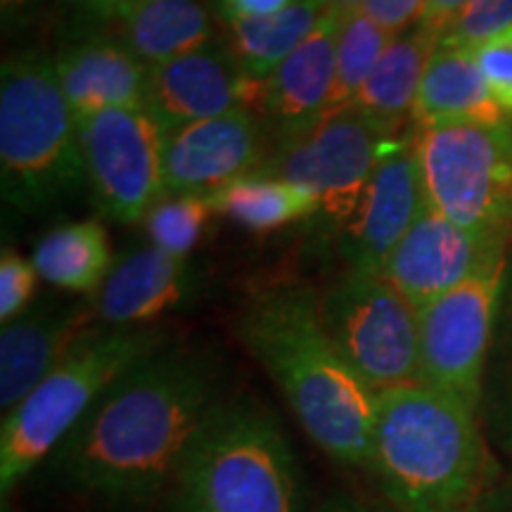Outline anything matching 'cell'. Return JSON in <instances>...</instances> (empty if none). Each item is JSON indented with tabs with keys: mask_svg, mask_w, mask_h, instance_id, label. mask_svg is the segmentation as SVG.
Segmentation results:
<instances>
[{
	"mask_svg": "<svg viewBox=\"0 0 512 512\" xmlns=\"http://www.w3.org/2000/svg\"><path fill=\"white\" fill-rule=\"evenodd\" d=\"M221 396V358L169 339L98 396L48 458L50 470L105 508L145 512L169 491L185 446Z\"/></svg>",
	"mask_w": 512,
	"mask_h": 512,
	"instance_id": "obj_1",
	"label": "cell"
},
{
	"mask_svg": "<svg viewBox=\"0 0 512 512\" xmlns=\"http://www.w3.org/2000/svg\"><path fill=\"white\" fill-rule=\"evenodd\" d=\"M238 335L313 444L339 463L370 467L377 394L330 339L320 294L309 287L256 294L240 313Z\"/></svg>",
	"mask_w": 512,
	"mask_h": 512,
	"instance_id": "obj_2",
	"label": "cell"
},
{
	"mask_svg": "<svg viewBox=\"0 0 512 512\" xmlns=\"http://www.w3.org/2000/svg\"><path fill=\"white\" fill-rule=\"evenodd\" d=\"M370 470L396 512H472L489 472L477 411L422 382L377 392Z\"/></svg>",
	"mask_w": 512,
	"mask_h": 512,
	"instance_id": "obj_3",
	"label": "cell"
},
{
	"mask_svg": "<svg viewBox=\"0 0 512 512\" xmlns=\"http://www.w3.org/2000/svg\"><path fill=\"white\" fill-rule=\"evenodd\" d=\"M171 512H306L302 467L275 415L249 396L211 406L169 484Z\"/></svg>",
	"mask_w": 512,
	"mask_h": 512,
	"instance_id": "obj_4",
	"label": "cell"
},
{
	"mask_svg": "<svg viewBox=\"0 0 512 512\" xmlns=\"http://www.w3.org/2000/svg\"><path fill=\"white\" fill-rule=\"evenodd\" d=\"M169 342L155 325L95 323L22 403L3 413L0 427V496L3 503L29 472L53 456L117 377Z\"/></svg>",
	"mask_w": 512,
	"mask_h": 512,
	"instance_id": "obj_5",
	"label": "cell"
},
{
	"mask_svg": "<svg viewBox=\"0 0 512 512\" xmlns=\"http://www.w3.org/2000/svg\"><path fill=\"white\" fill-rule=\"evenodd\" d=\"M0 174L3 197L24 214L72 200L86 183L79 128L55 62L15 55L0 72Z\"/></svg>",
	"mask_w": 512,
	"mask_h": 512,
	"instance_id": "obj_6",
	"label": "cell"
},
{
	"mask_svg": "<svg viewBox=\"0 0 512 512\" xmlns=\"http://www.w3.org/2000/svg\"><path fill=\"white\" fill-rule=\"evenodd\" d=\"M413 143L427 204L460 228L510 240L512 119L418 128Z\"/></svg>",
	"mask_w": 512,
	"mask_h": 512,
	"instance_id": "obj_7",
	"label": "cell"
},
{
	"mask_svg": "<svg viewBox=\"0 0 512 512\" xmlns=\"http://www.w3.org/2000/svg\"><path fill=\"white\" fill-rule=\"evenodd\" d=\"M320 318L373 392L420 382L418 309L382 273L349 268L320 294Z\"/></svg>",
	"mask_w": 512,
	"mask_h": 512,
	"instance_id": "obj_8",
	"label": "cell"
},
{
	"mask_svg": "<svg viewBox=\"0 0 512 512\" xmlns=\"http://www.w3.org/2000/svg\"><path fill=\"white\" fill-rule=\"evenodd\" d=\"M86 183L102 216L136 223L166 197L164 133L145 107L76 119Z\"/></svg>",
	"mask_w": 512,
	"mask_h": 512,
	"instance_id": "obj_9",
	"label": "cell"
},
{
	"mask_svg": "<svg viewBox=\"0 0 512 512\" xmlns=\"http://www.w3.org/2000/svg\"><path fill=\"white\" fill-rule=\"evenodd\" d=\"M387 138L356 107L320 119L309 133L275 150L256 174L283 178L309 190L318 214L344 228L356 214Z\"/></svg>",
	"mask_w": 512,
	"mask_h": 512,
	"instance_id": "obj_10",
	"label": "cell"
},
{
	"mask_svg": "<svg viewBox=\"0 0 512 512\" xmlns=\"http://www.w3.org/2000/svg\"><path fill=\"white\" fill-rule=\"evenodd\" d=\"M505 266L420 306V382L479 408Z\"/></svg>",
	"mask_w": 512,
	"mask_h": 512,
	"instance_id": "obj_11",
	"label": "cell"
},
{
	"mask_svg": "<svg viewBox=\"0 0 512 512\" xmlns=\"http://www.w3.org/2000/svg\"><path fill=\"white\" fill-rule=\"evenodd\" d=\"M505 247L508 240L460 228L427 204L387 259L382 275L420 309L453 287L505 266Z\"/></svg>",
	"mask_w": 512,
	"mask_h": 512,
	"instance_id": "obj_12",
	"label": "cell"
},
{
	"mask_svg": "<svg viewBox=\"0 0 512 512\" xmlns=\"http://www.w3.org/2000/svg\"><path fill=\"white\" fill-rule=\"evenodd\" d=\"M264 81L245 74L228 41L207 46L150 69L145 110L162 133L235 110H261Z\"/></svg>",
	"mask_w": 512,
	"mask_h": 512,
	"instance_id": "obj_13",
	"label": "cell"
},
{
	"mask_svg": "<svg viewBox=\"0 0 512 512\" xmlns=\"http://www.w3.org/2000/svg\"><path fill=\"white\" fill-rule=\"evenodd\" d=\"M268 131L252 110L192 121L164 133L166 195H211L266 164Z\"/></svg>",
	"mask_w": 512,
	"mask_h": 512,
	"instance_id": "obj_14",
	"label": "cell"
},
{
	"mask_svg": "<svg viewBox=\"0 0 512 512\" xmlns=\"http://www.w3.org/2000/svg\"><path fill=\"white\" fill-rule=\"evenodd\" d=\"M427 207L415 143L389 140L356 214L342 228V254L349 268L382 273L396 245Z\"/></svg>",
	"mask_w": 512,
	"mask_h": 512,
	"instance_id": "obj_15",
	"label": "cell"
},
{
	"mask_svg": "<svg viewBox=\"0 0 512 512\" xmlns=\"http://www.w3.org/2000/svg\"><path fill=\"white\" fill-rule=\"evenodd\" d=\"M337 38L339 17L325 12L316 31L264 81L259 117L275 150L309 133L330 114Z\"/></svg>",
	"mask_w": 512,
	"mask_h": 512,
	"instance_id": "obj_16",
	"label": "cell"
},
{
	"mask_svg": "<svg viewBox=\"0 0 512 512\" xmlns=\"http://www.w3.org/2000/svg\"><path fill=\"white\" fill-rule=\"evenodd\" d=\"M98 323L95 302L41 299L0 332V408L12 411L62 361L72 344Z\"/></svg>",
	"mask_w": 512,
	"mask_h": 512,
	"instance_id": "obj_17",
	"label": "cell"
},
{
	"mask_svg": "<svg viewBox=\"0 0 512 512\" xmlns=\"http://www.w3.org/2000/svg\"><path fill=\"white\" fill-rule=\"evenodd\" d=\"M192 292L195 273L188 259L150 245L124 256L93 302L100 323L150 325L162 313L188 302Z\"/></svg>",
	"mask_w": 512,
	"mask_h": 512,
	"instance_id": "obj_18",
	"label": "cell"
},
{
	"mask_svg": "<svg viewBox=\"0 0 512 512\" xmlns=\"http://www.w3.org/2000/svg\"><path fill=\"white\" fill-rule=\"evenodd\" d=\"M55 72L76 119L110 107H145L150 67L110 36H86L64 48Z\"/></svg>",
	"mask_w": 512,
	"mask_h": 512,
	"instance_id": "obj_19",
	"label": "cell"
},
{
	"mask_svg": "<svg viewBox=\"0 0 512 512\" xmlns=\"http://www.w3.org/2000/svg\"><path fill=\"white\" fill-rule=\"evenodd\" d=\"M501 107L486 86L475 50L441 38L422 76L413 121L418 128H430L448 121H479L501 124Z\"/></svg>",
	"mask_w": 512,
	"mask_h": 512,
	"instance_id": "obj_20",
	"label": "cell"
},
{
	"mask_svg": "<svg viewBox=\"0 0 512 512\" xmlns=\"http://www.w3.org/2000/svg\"><path fill=\"white\" fill-rule=\"evenodd\" d=\"M439 41L441 38L418 24L411 31L394 36L363 91L351 102V107H356L387 138L413 119L422 76Z\"/></svg>",
	"mask_w": 512,
	"mask_h": 512,
	"instance_id": "obj_21",
	"label": "cell"
},
{
	"mask_svg": "<svg viewBox=\"0 0 512 512\" xmlns=\"http://www.w3.org/2000/svg\"><path fill=\"white\" fill-rule=\"evenodd\" d=\"M117 22L121 43L150 69L214 41L202 0H128Z\"/></svg>",
	"mask_w": 512,
	"mask_h": 512,
	"instance_id": "obj_22",
	"label": "cell"
},
{
	"mask_svg": "<svg viewBox=\"0 0 512 512\" xmlns=\"http://www.w3.org/2000/svg\"><path fill=\"white\" fill-rule=\"evenodd\" d=\"M325 12V0H297L273 17L235 19L228 22V46L247 76L266 81L316 31Z\"/></svg>",
	"mask_w": 512,
	"mask_h": 512,
	"instance_id": "obj_23",
	"label": "cell"
},
{
	"mask_svg": "<svg viewBox=\"0 0 512 512\" xmlns=\"http://www.w3.org/2000/svg\"><path fill=\"white\" fill-rule=\"evenodd\" d=\"M34 266L50 285L69 292L100 290L112 271V249L105 228L95 221L50 230L38 242Z\"/></svg>",
	"mask_w": 512,
	"mask_h": 512,
	"instance_id": "obj_24",
	"label": "cell"
},
{
	"mask_svg": "<svg viewBox=\"0 0 512 512\" xmlns=\"http://www.w3.org/2000/svg\"><path fill=\"white\" fill-rule=\"evenodd\" d=\"M207 197L211 209L259 233L318 214V200L309 190L264 174L238 178Z\"/></svg>",
	"mask_w": 512,
	"mask_h": 512,
	"instance_id": "obj_25",
	"label": "cell"
},
{
	"mask_svg": "<svg viewBox=\"0 0 512 512\" xmlns=\"http://www.w3.org/2000/svg\"><path fill=\"white\" fill-rule=\"evenodd\" d=\"M392 41L394 34H389L363 10L339 19L337 72L330 112L349 107L358 98Z\"/></svg>",
	"mask_w": 512,
	"mask_h": 512,
	"instance_id": "obj_26",
	"label": "cell"
},
{
	"mask_svg": "<svg viewBox=\"0 0 512 512\" xmlns=\"http://www.w3.org/2000/svg\"><path fill=\"white\" fill-rule=\"evenodd\" d=\"M211 204L207 195H166L145 216L152 245L174 256H185L207 226Z\"/></svg>",
	"mask_w": 512,
	"mask_h": 512,
	"instance_id": "obj_27",
	"label": "cell"
},
{
	"mask_svg": "<svg viewBox=\"0 0 512 512\" xmlns=\"http://www.w3.org/2000/svg\"><path fill=\"white\" fill-rule=\"evenodd\" d=\"M508 27H512V0H467L444 38L475 50Z\"/></svg>",
	"mask_w": 512,
	"mask_h": 512,
	"instance_id": "obj_28",
	"label": "cell"
},
{
	"mask_svg": "<svg viewBox=\"0 0 512 512\" xmlns=\"http://www.w3.org/2000/svg\"><path fill=\"white\" fill-rule=\"evenodd\" d=\"M475 57L496 105L512 119V27L479 43Z\"/></svg>",
	"mask_w": 512,
	"mask_h": 512,
	"instance_id": "obj_29",
	"label": "cell"
},
{
	"mask_svg": "<svg viewBox=\"0 0 512 512\" xmlns=\"http://www.w3.org/2000/svg\"><path fill=\"white\" fill-rule=\"evenodd\" d=\"M38 271L24 256L5 249L0 259V320L10 323L19 313L27 311L36 290Z\"/></svg>",
	"mask_w": 512,
	"mask_h": 512,
	"instance_id": "obj_30",
	"label": "cell"
},
{
	"mask_svg": "<svg viewBox=\"0 0 512 512\" xmlns=\"http://www.w3.org/2000/svg\"><path fill=\"white\" fill-rule=\"evenodd\" d=\"M427 0H366L363 12L375 19L389 34L399 36L408 27L420 24Z\"/></svg>",
	"mask_w": 512,
	"mask_h": 512,
	"instance_id": "obj_31",
	"label": "cell"
},
{
	"mask_svg": "<svg viewBox=\"0 0 512 512\" xmlns=\"http://www.w3.org/2000/svg\"><path fill=\"white\" fill-rule=\"evenodd\" d=\"M297 0H219V10L226 22L235 19H264L290 8Z\"/></svg>",
	"mask_w": 512,
	"mask_h": 512,
	"instance_id": "obj_32",
	"label": "cell"
},
{
	"mask_svg": "<svg viewBox=\"0 0 512 512\" xmlns=\"http://www.w3.org/2000/svg\"><path fill=\"white\" fill-rule=\"evenodd\" d=\"M467 0H427L425 15H422L418 27L430 31L432 36L444 38L451 24L456 22L460 10L465 8Z\"/></svg>",
	"mask_w": 512,
	"mask_h": 512,
	"instance_id": "obj_33",
	"label": "cell"
},
{
	"mask_svg": "<svg viewBox=\"0 0 512 512\" xmlns=\"http://www.w3.org/2000/svg\"><path fill=\"white\" fill-rule=\"evenodd\" d=\"M316 512H396V510L389 503H370L349 494H335L325 498V501L316 508Z\"/></svg>",
	"mask_w": 512,
	"mask_h": 512,
	"instance_id": "obj_34",
	"label": "cell"
},
{
	"mask_svg": "<svg viewBox=\"0 0 512 512\" xmlns=\"http://www.w3.org/2000/svg\"><path fill=\"white\" fill-rule=\"evenodd\" d=\"M494 422H496V434H498V441H501V446L512 451V377H510L508 389H503L501 399H498Z\"/></svg>",
	"mask_w": 512,
	"mask_h": 512,
	"instance_id": "obj_35",
	"label": "cell"
},
{
	"mask_svg": "<svg viewBox=\"0 0 512 512\" xmlns=\"http://www.w3.org/2000/svg\"><path fill=\"white\" fill-rule=\"evenodd\" d=\"M67 3H72L76 10L86 12L88 17H95V19H102V22H107V19H117L119 12L124 10V5L128 0H67Z\"/></svg>",
	"mask_w": 512,
	"mask_h": 512,
	"instance_id": "obj_36",
	"label": "cell"
},
{
	"mask_svg": "<svg viewBox=\"0 0 512 512\" xmlns=\"http://www.w3.org/2000/svg\"><path fill=\"white\" fill-rule=\"evenodd\" d=\"M325 5H328V10L332 15H337L339 19L347 17V15H354V12L363 10V5H366V0H325Z\"/></svg>",
	"mask_w": 512,
	"mask_h": 512,
	"instance_id": "obj_37",
	"label": "cell"
},
{
	"mask_svg": "<svg viewBox=\"0 0 512 512\" xmlns=\"http://www.w3.org/2000/svg\"><path fill=\"white\" fill-rule=\"evenodd\" d=\"M27 3V0H0V5H3V12L8 15V12H15L22 8V5Z\"/></svg>",
	"mask_w": 512,
	"mask_h": 512,
	"instance_id": "obj_38",
	"label": "cell"
}]
</instances>
